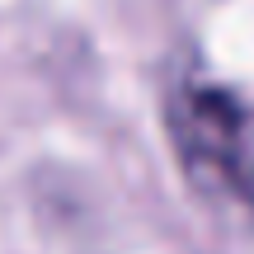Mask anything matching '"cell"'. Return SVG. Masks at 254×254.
Returning <instances> with one entry per match:
<instances>
[{"label": "cell", "mask_w": 254, "mask_h": 254, "mask_svg": "<svg viewBox=\"0 0 254 254\" xmlns=\"http://www.w3.org/2000/svg\"><path fill=\"white\" fill-rule=\"evenodd\" d=\"M165 127L193 189L254 221V94L212 75H179L165 94Z\"/></svg>", "instance_id": "cell-1"}]
</instances>
